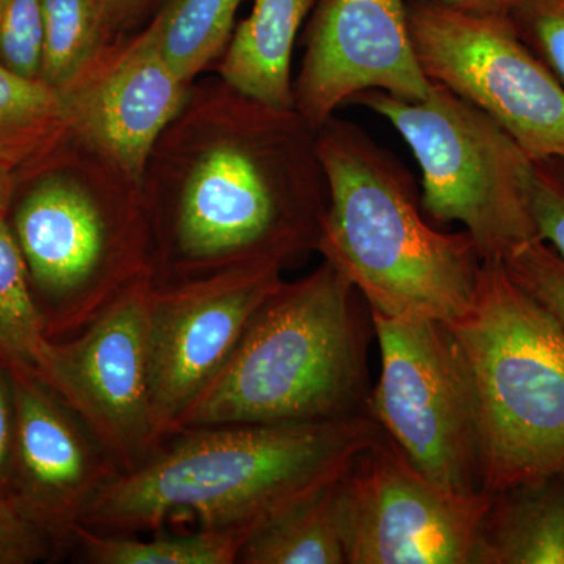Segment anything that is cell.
I'll list each match as a JSON object with an SVG mask.
<instances>
[{
	"label": "cell",
	"mask_w": 564,
	"mask_h": 564,
	"mask_svg": "<svg viewBox=\"0 0 564 564\" xmlns=\"http://www.w3.org/2000/svg\"><path fill=\"white\" fill-rule=\"evenodd\" d=\"M154 288L317 250L328 204L315 131L225 82L191 87L141 182Z\"/></svg>",
	"instance_id": "cell-1"
},
{
	"label": "cell",
	"mask_w": 564,
	"mask_h": 564,
	"mask_svg": "<svg viewBox=\"0 0 564 564\" xmlns=\"http://www.w3.org/2000/svg\"><path fill=\"white\" fill-rule=\"evenodd\" d=\"M383 436L367 413L180 430L135 470L111 478L79 525L133 534L188 516L199 529L248 536L285 505L343 477Z\"/></svg>",
	"instance_id": "cell-2"
},
{
	"label": "cell",
	"mask_w": 564,
	"mask_h": 564,
	"mask_svg": "<svg viewBox=\"0 0 564 564\" xmlns=\"http://www.w3.org/2000/svg\"><path fill=\"white\" fill-rule=\"evenodd\" d=\"M328 188L317 252L361 293L370 313L455 322L480 278L470 234L434 229L402 163L361 126L333 117L315 132Z\"/></svg>",
	"instance_id": "cell-3"
},
{
	"label": "cell",
	"mask_w": 564,
	"mask_h": 564,
	"mask_svg": "<svg viewBox=\"0 0 564 564\" xmlns=\"http://www.w3.org/2000/svg\"><path fill=\"white\" fill-rule=\"evenodd\" d=\"M7 223L51 340L74 336L151 276V234L135 182L66 133L13 172Z\"/></svg>",
	"instance_id": "cell-4"
},
{
	"label": "cell",
	"mask_w": 564,
	"mask_h": 564,
	"mask_svg": "<svg viewBox=\"0 0 564 564\" xmlns=\"http://www.w3.org/2000/svg\"><path fill=\"white\" fill-rule=\"evenodd\" d=\"M356 295L328 261L300 280L282 281L173 433L367 413L369 328Z\"/></svg>",
	"instance_id": "cell-5"
},
{
	"label": "cell",
	"mask_w": 564,
	"mask_h": 564,
	"mask_svg": "<svg viewBox=\"0 0 564 564\" xmlns=\"http://www.w3.org/2000/svg\"><path fill=\"white\" fill-rule=\"evenodd\" d=\"M477 408L481 489L564 477V328L513 280L484 262L469 311L447 323Z\"/></svg>",
	"instance_id": "cell-6"
},
{
	"label": "cell",
	"mask_w": 564,
	"mask_h": 564,
	"mask_svg": "<svg viewBox=\"0 0 564 564\" xmlns=\"http://www.w3.org/2000/svg\"><path fill=\"white\" fill-rule=\"evenodd\" d=\"M351 104L391 122L422 172V209L437 223H462L484 262L538 239L530 210L533 161L499 122L433 82L426 98L364 91Z\"/></svg>",
	"instance_id": "cell-7"
},
{
	"label": "cell",
	"mask_w": 564,
	"mask_h": 564,
	"mask_svg": "<svg viewBox=\"0 0 564 564\" xmlns=\"http://www.w3.org/2000/svg\"><path fill=\"white\" fill-rule=\"evenodd\" d=\"M369 314L381 373L367 414L434 485L484 491L473 383L451 329L441 322Z\"/></svg>",
	"instance_id": "cell-8"
},
{
	"label": "cell",
	"mask_w": 564,
	"mask_h": 564,
	"mask_svg": "<svg viewBox=\"0 0 564 564\" xmlns=\"http://www.w3.org/2000/svg\"><path fill=\"white\" fill-rule=\"evenodd\" d=\"M425 76L480 107L532 161L564 158V87L508 17H473L408 0Z\"/></svg>",
	"instance_id": "cell-9"
},
{
	"label": "cell",
	"mask_w": 564,
	"mask_h": 564,
	"mask_svg": "<svg viewBox=\"0 0 564 564\" xmlns=\"http://www.w3.org/2000/svg\"><path fill=\"white\" fill-rule=\"evenodd\" d=\"M144 278L95 321L51 340L40 380L76 411L118 473H132L159 447L150 395V304Z\"/></svg>",
	"instance_id": "cell-10"
},
{
	"label": "cell",
	"mask_w": 564,
	"mask_h": 564,
	"mask_svg": "<svg viewBox=\"0 0 564 564\" xmlns=\"http://www.w3.org/2000/svg\"><path fill=\"white\" fill-rule=\"evenodd\" d=\"M492 499L434 485L383 436L343 477L347 564H473Z\"/></svg>",
	"instance_id": "cell-11"
},
{
	"label": "cell",
	"mask_w": 564,
	"mask_h": 564,
	"mask_svg": "<svg viewBox=\"0 0 564 564\" xmlns=\"http://www.w3.org/2000/svg\"><path fill=\"white\" fill-rule=\"evenodd\" d=\"M280 263H259L152 289L150 395L159 445L220 373L259 307L282 281Z\"/></svg>",
	"instance_id": "cell-12"
},
{
	"label": "cell",
	"mask_w": 564,
	"mask_h": 564,
	"mask_svg": "<svg viewBox=\"0 0 564 564\" xmlns=\"http://www.w3.org/2000/svg\"><path fill=\"white\" fill-rule=\"evenodd\" d=\"M303 41L293 98L315 132L359 93L419 101L432 90L415 54L408 0H317Z\"/></svg>",
	"instance_id": "cell-13"
},
{
	"label": "cell",
	"mask_w": 564,
	"mask_h": 564,
	"mask_svg": "<svg viewBox=\"0 0 564 564\" xmlns=\"http://www.w3.org/2000/svg\"><path fill=\"white\" fill-rule=\"evenodd\" d=\"M191 87L147 24L106 44L61 96L70 135L141 187L151 152Z\"/></svg>",
	"instance_id": "cell-14"
},
{
	"label": "cell",
	"mask_w": 564,
	"mask_h": 564,
	"mask_svg": "<svg viewBox=\"0 0 564 564\" xmlns=\"http://www.w3.org/2000/svg\"><path fill=\"white\" fill-rule=\"evenodd\" d=\"M14 448L9 497L50 538L70 547L85 508L118 469L88 426L51 386L10 369Z\"/></svg>",
	"instance_id": "cell-15"
},
{
	"label": "cell",
	"mask_w": 564,
	"mask_h": 564,
	"mask_svg": "<svg viewBox=\"0 0 564 564\" xmlns=\"http://www.w3.org/2000/svg\"><path fill=\"white\" fill-rule=\"evenodd\" d=\"M315 2L254 0L250 17L236 24L218 62L220 80L265 106L295 109L293 47Z\"/></svg>",
	"instance_id": "cell-16"
},
{
	"label": "cell",
	"mask_w": 564,
	"mask_h": 564,
	"mask_svg": "<svg viewBox=\"0 0 564 564\" xmlns=\"http://www.w3.org/2000/svg\"><path fill=\"white\" fill-rule=\"evenodd\" d=\"M473 564H564V477L494 494Z\"/></svg>",
	"instance_id": "cell-17"
},
{
	"label": "cell",
	"mask_w": 564,
	"mask_h": 564,
	"mask_svg": "<svg viewBox=\"0 0 564 564\" xmlns=\"http://www.w3.org/2000/svg\"><path fill=\"white\" fill-rule=\"evenodd\" d=\"M343 477L263 519L243 541L237 563L347 564Z\"/></svg>",
	"instance_id": "cell-18"
},
{
	"label": "cell",
	"mask_w": 564,
	"mask_h": 564,
	"mask_svg": "<svg viewBox=\"0 0 564 564\" xmlns=\"http://www.w3.org/2000/svg\"><path fill=\"white\" fill-rule=\"evenodd\" d=\"M247 540L242 530L199 529L181 536L139 540L132 534L74 529L70 547L90 564H234Z\"/></svg>",
	"instance_id": "cell-19"
},
{
	"label": "cell",
	"mask_w": 564,
	"mask_h": 564,
	"mask_svg": "<svg viewBox=\"0 0 564 564\" xmlns=\"http://www.w3.org/2000/svg\"><path fill=\"white\" fill-rule=\"evenodd\" d=\"M242 0H165L148 25L163 57L192 84L212 62L220 61L236 29Z\"/></svg>",
	"instance_id": "cell-20"
},
{
	"label": "cell",
	"mask_w": 564,
	"mask_h": 564,
	"mask_svg": "<svg viewBox=\"0 0 564 564\" xmlns=\"http://www.w3.org/2000/svg\"><path fill=\"white\" fill-rule=\"evenodd\" d=\"M68 132L61 93L0 65V165L17 172Z\"/></svg>",
	"instance_id": "cell-21"
},
{
	"label": "cell",
	"mask_w": 564,
	"mask_h": 564,
	"mask_svg": "<svg viewBox=\"0 0 564 564\" xmlns=\"http://www.w3.org/2000/svg\"><path fill=\"white\" fill-rule=\"evenodd\" d=\"M51 339L9 223L0 220V359L41 378Z\"/></svg>",
	"instance_id": "cell-22"
},
{
	"label": "cell",
	"mask_w": 564,
	"mask_h": 564,
	"mask_svg": "<svg viewBox=\"0 0 564 564\" xmlns=\"http://www.w3.org/2000/svg\"><path fill=\"white\" fill-rule=\"evenodd\" d=\"M43 65L40 80L61 93L106 46L93 0H41Z\"/></svg>",
	"instance_id": "cell-23"
},
{
	"label": "cell",
	"mask_w": 564,
	"mask_h": 564,
	"mask_svg": "<svg viewBox=\"0 0 564 564\" xmlns=\"http://www.w3.org/2000/svg\"><path fill=\"white\" fill-rule=\"evenodd\" d=\"M43 3L41 0H0V65L40 80L43 65Z\"/></svg>",
	"instance_id": "cell-24"
},
{
	"label": "cell",
	"mask_w": 564,
	"mask_h": 564,
	"mask_svg": "<svg viewBox=\"0 0 564 564\" xmlns=\"http://www.w3.org/2000/svg\"><path fill=\"white\" fill-rule=\"evenodd\" d=\"M508 18L522 43L564 87V0H519Z\"/></svg>",
	"instance_id": "cell-25"
},
{
	"label": "cell",
	"mask_w": 564,
	"mask_h": 564,
	"mask_svg": "<svg viewBox=\"0 0 564 564\" xmlns=\"http://www.w3.org/2000/svg\"><path fill=\"white\" fill-rule=\"evenodd\" d=\"M513 280L564 328V259L543 240H533L503 262Z\"/></svg>",
	"instance_id": "cell-26"
},
{
	"label": "cell",
	"mask_w": 564,
	"mask_h": 564,
	"mask_svg": "<svg viewBox=\"0 0 564 564\" xmlns=\"http://www.w3.org/2000/svg\"><path fill=\"white\" fill-rule=\"evenodd\" d=\"M530 210L538 239L564 259V158L533 161Z\"/></svg>",
	"instance_id": "cell-27"
},
{
	"label": "cell",
	"mask_w": 564,
	"mask_h": 564,
	"mask_svg": "<svg viewBox=\"0 0 564 564\" xmlns=\"http://www.w3.org/2000/svg\"><path fill=\"white\" fill-rule=\"evenodd\" d=\"M54 551L47 534L22 513L11 497L0 496V564H29Z\"/></svg>",
	"instance_id": "cell-28"
},
{
	"label": "cell",
	"mask_w": 564,
	"mask_h": 564,
	"mask_svg": "<svg viewBox=\"0 0 564 564\" xmlns=\"http://www.w3.org/2000/svg\"><path fill=\"white\" fill-rule=\"evenodd\" d=\"M165 0H93L107 44L140 31Z\"/></svg>",
	"instance_id": "cell-29"
},
{
	"label": "cell",
	"mask_w": 564,
	"mask_h": 564,
	"mask_svg": "<svg viewBox=\"0 0 564 564\" xmlns=\"http://www.w3.org/2000/svg\"><path fill=\"white\" fill-rule=\"evenodd\" d=\"M14 448V399L10 367L0 359V496L9 497Z\"/></svg>",
	"instance_id": "cell-30"
},
{
	"label": "cell",
	"mask_w": 564,
	"mask_h": 564,
	"mask_svg": "<svg viewBox=\"0 0 564 564\" xmlns=\"http://www.w3.org/2000/svg\"><path fill=\"white\" fill-rule=\"evenodd\" d=\"M410 2L433 3L473 17H508L519 0H410Z\"/></svg>",
	"instance_id": "cell-31"
},
{
	"label": "cell",
	"mask_w": 564,
	"mask_h": 564,
	"mask_svg": "<svg viewBox=\"0 0 564 564\" xmlns=\"http://www.w3.org/2000/svg\"><path fill=\"white\" fill-rule=\"evenodd\" d=\"M13 185V172L0 165V220H6L9 215Z\"/></svg>",
	"instance_id": "cell-32"
}]
</instances>
